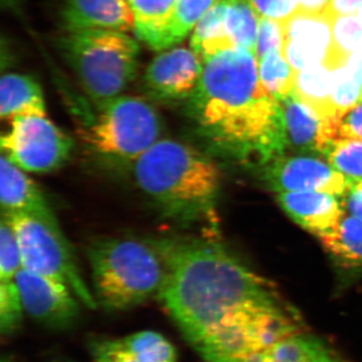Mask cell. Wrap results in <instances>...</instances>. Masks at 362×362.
Returning <instances> with one entry per match:
<instances>
[{
  "instance_id": "cell-39",
  "label": "cell",
  "mask_w": 362,
  "mask_h": 362,
  "mask_svg": "<svg viewBox=\"0 0 362 362\" xmlns=\"http://www.w3.org/2000/svg\"><path fill=\"white\" fill-rule=\"evenodd\" d=\"M345 68L354 80L362 87V49L349 57Z\"/></svg>"
},
{
  "instance_id": "cell-30",
  "label": "cell",
  "mask_w": 362,
  "mask_h": 362,
  "mask_svg": "<svg viewBox=\"0 0 362 362\" xmlns=\"http://www.w3.org/2000/svg\"><path fill=\"white\" fill-rule=\"evenodd\" d=\"M331 100L338 120L362 102V87L349 75L345 66L332 71Z\"/></svg>"
},
{
  "instance_id": "cell-15",
  "label": "cell",
  "mask_w": 362,
  "mask_h": 362,
  "mask_svg": "<svg viewBox=\"0 0 362 362\" xmlns=\"http://www.w3.org/2000/svg\"><path fill=\"white\" fill-rule=\"evenodd\" d=\"M277 199L295 223L316 237L334 228L345 214L337 195L327 192H284Z\"/></svg>"
},
{
  "instance_id": "cell-25",
  "label": "cell",
  "mask_w": 362,
  "mask_h": 362,
  "mask_svg": "<svg viewBox=\"0 0 362 362\" xmlns=\"http://www.w3.org/2000/svg\"><path fill=\"white\" fill-rule=\"evenodd\" d=\"M220 0H176L175 11L162 37L160 49L180 44Z\"/></svg>"
},
{
  "instance_id": "cell-34",
  "label": "cell",
  "mask_w": 362,
  "mask_h": 362,
  "mask_svg": "<svg viewBox=\"0 0 362 362\" xmlns=\"http://www.w3.org/2000/svg\"><path fill=\"white\" fill-rule=\"evenodd\" d=\"M338 139H356L362 141V102L340 118L337 124Z\"/></svg>"
},
{
  "instance_id": "cell-14",
  "label": "cell",
  "mask_w": 362,
  "mask_h": 362,
  "mask_svg": "<svg viewBox=\"0 0 362 362\" xmlns=\"http://www.w3.org/2000/svg\"><path fill=\"white\" fill-rule=\"evenodd\" d=\"M66 32L84 30L134 32L135 20L128 0H65L61 13Z\"/></svg>"
},
{
  "instance_id": "cell-3",
  "label": "cell",
  "mask_w": 362,
  "mask_h": 362,
  "mask_svg": "<svg viewBox=\"0 0 362 362\" xmlns=\"http://www.w3.org/2000/svg\"><path fill=\"white\" fill-rule=\"evenodd\" d=\"M130 165L138 189L164 216L177 223L201 218L221 188L218 164L180 140L161 138Z\"/></svg>"
},
{
  "instance_id": "cell-1",
  "label": "cell",
  "mask_w": 362,
  "mask_h": 362,
  "mask_svg": "<svg viewBox=\"0 0 362 362\" xmlns=\"http://www.w3.org/2000/svg\"><path fill=\"white\" fill-rule=\"evenodd\" d=\"M166 263L158 298L207 362L249 358L307 331L275 285L209 240L154 239Z\"/></svg>"
},
{
  "instance_id": "cell-22",
  "label": "cell",
  "mask_w": 362,
  "mask_h": 362,
  "mask_svg": "<svg viewBox=\"0 0 362 362\" xmlns=\"http://www.w3.org/2000/svg\"><path fill=\"white\" fill-rule=\"evenodd\" d=\"M226 8L228 0H220L192 30L190 47L202 61L226 49H233L226 32Z\"/></svg>"
},
{
  "instance_id": "cell-36",
  "label": "cell",
  "mask_w": 362,
  "mask_h": 362,
  "mask_svg": "<svg viewBox=\"0 0 362 362\" xmlns=\"http://www.w3.org/2000/svg\"><path fill=\"white\" fill-rule=\"evenodd\" d=\"M362 9V0H330L323 13L334 20L338 16H358Z\"/></svg>"
},
{
  "instance_id": "cell-44",
  "label": "cell",
  "mask_w": 362,
  "mask_h": 362,
  "mask_svg": "<svg viewBox=\"0 0 362 362\" xmlns=\"http://www.w3.org/2000/svg\"><path fill=\"white\" fill-rule=\"evenodd\" d=\"M62 362H71V361H62Z\"/></svg>"
},
{
  "instance_id": "cell-33",
  "label": "cell",
  "mask_w": 362,
  "mask_h": 362,
  "mask_svg": "<svg viewBox=\"0 0 362 362\" xmlns=\"http://www.w3.org/2000/svg\"><path fill=\"white\" fill-rule=\"evenodd\" d=\"M261 18L285 21L298 11L299 0H251Z\"/></svg>"
},
{
  "instance_id": "cell-38",
  "label": "cell",
  "mask_w": 362,
  "mask_h": 362,
  "mask_svg": "<svg viewBox=\"0 0 362 362\" xmlns=\"http://www.w3.org/2000/svg\"><path fill=\"white\" fill-rule=\"evenodd\" d=\"M329 4L330 0H299L297 13L321 14Z\"/></svg>"
},
{
  "instance_id": "cell-41",
  "label": "cell",
  "mask_w": 362,
  "mask_h": 362,
  "mask_svg": "<svg viewBox=\"0 0 362 362\" xmlns=\"http://www.w3.org/2000/svg\"><path fill=\"white\" fill-rule=\"evenodd\" d=\"M21 1V0H0L2 8H6L7 11H18Z\"/></svg>"
},
{
  "instance_id": "cell-20",
  "label": "cell",
  "mask_w": 362,
  "mask_h": 362,
  "mask_svg": "<svg viewBox=\"0 0 362 362\" xmlns=\"http://www.w3.org/2000/svg\"><path fill=\"white\" fill-rule=\"evenodd\" d=\"M294 92L324 120L339 122L331 100L332 71L329 69L319 65L297 71Z\"/></svg>"
},
{
  "instance_id": "cell-7",
  "label": "cell",
  "mask_w": 362,
  "mask_h": 362,
  "mask_svg": "<svg viewBox=\"0 0 362 362\" xmlns=\"http://www.w3.org/2000/svg\"><path fill=\"white\" fill-rule=\"evenodd\" d=\"M2 216L16 232L23 268L63 283L86 307L97 308L96 297L81 275L73 249L56 218L26 213Z\"/></svg>"
},
{
  "instance_id": "cell-9",
  "label": "cell",
  "mask_w": 362,
  "mask_h": 362,
  "mask_svg": "<svg viewBox=\"0 0 362 362\" xmlns=\"http://www.w3.org/2000/svg\"><path fill=\"white\" fill-rule=\"evenodd\" d=\"M25 312L54 330L73 327L80 317V300L63 283L21 268L14 277Z\"/></svg>"
},
{
  "instance_id": "cell-5",
  "label": "cell",
  "mask_w": 362,
  "mask_h": 362,
  "mask_svg": "<svg viewBox=\"0 0 362 362\" xmlns=\"http://www.w3.org/2000/svg\"><path fill=\"white\" fill-rule=\"evenodd\" d=\"M59 56L98 108L121 96L134 81L139 45L122 32H66L57 40Z\"/></svg>"
},
{
  "instance_id": "cell-42",
  "label": "cell",
  "mask_w": 362,
  "mask_h": 362,
  "mask_svg": "<svg viewBox=\"0 0 362 362\" xmlns=\"http://www.w3.org/2000/svg\"><path fill=\"white\" fill-rule=\"evenodd\" d=\"M1 362H11L9 361L8 357H4V358L1 359Z\"/></svg>"
},
{
  "instance_id": "cell-26",
  "label": "cell",
  "mask_w": 362,
  "mask_h": 362,
  "mask_svg": "<svg viewBox=\"0 0 362 362\" xmlns=\"http://www.w3.org/2000/svg\"><path fill=\"white\" fill-rule=\"evenodd\" d=\"M296 73L282 52H270L259 61L262 85L276 100L294 92Z\"/></svg>"
},
{
  "instance_id": "cell-40",
  "label": "cell",
  "mask_w": 362,
  "mask_h": 362,
  "mask_svg": "<svg viewBox=\"0 0 362 362\" xmlns=\"http://www.w3.org/2000/svg\"><path fill=\"white\" fill-rule=\"evenodd\" d=\"M90 354H92L94 362H114L108 352L104 349L101 340H97L90 344Z\"/></svg>"
},
{
  "instance_id": "cell-28",
  "label": "cell",
  "mask_w": 362,
  "mask_h": 362,
  "mask_svg": "<svg viewBox=\"0 0 362 362\" xmlns=\"http://www.w3.org/2000/svg\"><path fill=\"white\" fill-rule=\"evenodd\" d=\"M335 170L350 182L362 180V141L338 139L328 145L322 154Z\"/></svg>"
},
{
  "instance_id": "cell-19",
  "label": "cell",
  "mask_w": 362,
  "mask_h": 362,
  "mask_svg": "<svg viewBox=\"0 0 362 362\" xmlns=\"http://www.w3.org/2000/svg\"><path fill=\"white\" fill-rule=\"evenodd\" d=\"M323 249L342 270L362 273V221L344 214L329 232L318 235Z\"/></svg>"
},
{
  "instance_id": "cell-12",
  "label": "cell",
  "mask_w": 362,
  "mask_h": 362,
  "mask_svg": "<svg viewBox=\"0 0 362 362\" xmlns=\"http://www.w3.org/2000/svg\"><path fill=\"white\" fill-rule=\"evenodd\" d=\"M332 18L296 13L284 21L283 54L295 71L323 65L332 44Z\"/></svg>"
},
{
  "instance_id": "cell-21",
  "label": "cell",
  "mask_w": 362,
  "mask_h": 362,
  "mask_svg": "<svg viewBox=\"0 0 362 362\" xmlns=\"http://www.w3.org/2000/svg\"><path fill=\"white\" fill-rule=\"evenodd\" d=\"M134 14L136 37L159 52L176 0H128Z\"/></svg>"
},
{
  "instance_id": "cell-4",
  "label": "cell",
  "mask_w": 362,
  "mask_h": 362,
  "mask_svg": "<svg viewBox=\"0 0 362 362\" xmlns=\"http://www.w3.org/2000/svg\"><path fill=\"white\" fill-rule=\"evenodd\" d=\"M87 252L95 297L106 310H130L158 297L166 263L156 240L104 238Z\"/></svg>"
},
{
  "instance_id": "cell-18",
  "label": "cell",
  "mask_w": 362,
  "mask_h": 362,
  "mask_svg": "<svg viewBox=\"0 0 362 362\" xmlns=\"http://www.w3.org/2000/svg\"><path fill=\"white\" fill-rule=\"evenodd\" d=\"M42 87L32 76L6 74L0 80V116L2 120L16 117H45Z\"/></svg>"
},
{
  "instance_id": "cell-2",
  "label": "cell",
  "mask_w": 362,
  "mask_h": 362,
  "mask_svg": "<svg viewBox=\"0 0 362 362\" xmlns=\"http://www.w3.org/2000/svg\"><path fill=\"white\" fill-rule=\"evenodd\" d=\"M258 63L242 47L204 59L199 84L185 103L204 141L250 166H266L287 148L280 104L262 85Z\"/></svg>"
},
{
  "instance_id": "cell-37",
  "label": "cell",
  "mask_w": 362,
  "mask_h": 362,
  "mask_svg": "<svg viewBox=\"0 0 362 362\" xmlns=\"http://www.w3.org/2000/svg\"><path fill=\"white\" fill-rule=\"evenodd\" d=\"M104 349L114 362H139L132 354L126 349L120 339L101 340Z\"/></svg>"
},
{
  "instance_id": "cell-24",
  "label": "cell",
  "mask_w": 362,
  "mask_h": 362,
  "mask_svg": "<svg viewBox=\"0 0 362 362\" xmlns=\"http://www.w3.org/2000/svg\"><path fill=\"white\" fill-rule=\"evenodd\" d=\"M361 49V18L358 16H338L332 21V44L323 66L330 71L342 68L349 57Z\"/></svg>"
},
{
  "instance_id": "cell-29",
  "label": "cell",
  "mask_w": 362,
  "mask_h": 362,
  "mask_svg": "<svg viewBox=\"0 0 362 362\" xmlns=\"http://www.w3.org/2000/svg\"><path fill=\"white\" fill-rule=\"evenodd\" d=\"M23 314L25 308L14 280L0 281V332L2 337H9L21 327Z\"/></svg>"
},
{
  "instance_id": "cell-8",
  "label": "cell",
  "mask_w": 362,
  "mask_h": 362,
  "mask_svg": "<svg viewBox=\"0 0 362 362\" xmlns=\"http://www.w3.org/2000/svg\"><path fill=\"white\" fill-rule=\"evenodd\" d=\"M2 153L16 166L33 173H49L70 159L74 142L45 117L23 116L11 120L1 136Z\"/></svg>"
},
{
  "instance_id": "cell-31",
  "label": "cell",
  "mask_w": 362,
  "mask_h": 362,
  "mask_svg": "<svg viewBox=\"0 0 362 362\" xmlns=\"http://www.w3.org/2000/svg\"><path fill=\"white\" fill-rule=\"evenodd\" d=\"M23 268L21 252L18 238L6 216H2L0 225V281L14 280Z\"/></svg>"
},
{
  "instance_id": "cell-35",
  "label": "cell",
  "mask_w": 362,
  "mask_h": 362,
  "mask_svg": "<svg viewBox=\"0 0 362 362\" xmlns=\"http://www.w3.org/2000/svg\"><path fill=\"white\" fill-rule=\"evenodd\" d=\"M344 213L362 221V180L352 182L341 197Z\"/></svg>"
},
{
  "instance_id": "cell-16",
  "label": "cell",
  "mask_w": 362,
  "mask_h": 362,
  "mask_svg": "<svg viewBox=\"0 0 362 362\" xmlns=\"http://www.w3.org/2000/svg\"><path fill=\"white\" fill-rule=\"evenodd\" d=\"M4 153L0 158V204L2 214L26 213L56 218L35 181Z\"/></svg>"
},
{
  "instance_id": "cell-17",
  "label": "cell",
  "mask_w": 362,
  "mask_h": 362,
  "mask_svg": "<svg viewBox=\"0 0 362 362\" xmlns=\"http://www.w3.org/2000/svg\"><path fill=\"white\" fill-rule=\"evenodd\" d=\"M235 362H349L330 343L307 330L256 356Z\"/></svg>"
},
{
  "instance_id": "cell-13",
  "label": "cell",
  "mask_w": 362,
  "mask_h": 362,
  "mask_svg": "<svg viewBox=\"0 0 362 362\" xmlns=\"http://www.w3.org/2000/svg\"><path fill=\"white\" fill-rule=\"evenodd\" d=\"M282 111L287 147L300 152L323 154L337 140V124L324 120L296 93L278 99Z\"/></svg>"
},
{
  "instance_id": "cell-6",
  "label": "cell",
  "mask_w": 362,
  "mask_h": 362,
  "mask_svg": "<svg viewBox=\"0 0 362 362\" xmlns=\"http://www.w3.org/2000/svg\"><path fill=\"white\" fill-rule=\"evenodd\" d=\"M98 109L97 118L78 135L104 158L131 163L161 139V117L142 98L121 95Z\"/></svg>"
},
{
  "instance_id": "cell-11",
  "label": "cell",
  "mask_w": 362,
  "mask_h": 362,
  "mask_svg": "<svg viewBox=\"0 0 362 362\" xmlns=\"http://www.w3.org/2000/svg\"><path fill=\"white\" fill-rule=\"evenodd\" d=\"M267 185L277 194L321 192L342 197L351 182L328 162L311 156H282L265 166Z\"/></svg>"
},
{
  "instance_id": "cell-43",
  "label": "cell",
  "mask_w": 362,
  "mask_h": 362,
  "mask_svg": "<svg viewBox=\"0 0 362 362\" xmlns=\"http://www.w3.org/2000/svg\"><path fill=\"white\" fill-rule=\"evenodd\" d=\"M358 16H359V18H361V20H362V9H361V13H358Z\"/></svg>"
},
{
  "instance_id": "cell-23",
  "label": "cell",
  "mask_w": 362,
  "mask_h": 362,
  "mask_svg": "<svg viewBox=\"0 0 362 362\" xmlns=\"http://www.w3.org/2000/svg\"><path fill=\"white\" fill-rule=\"evenodd\" d=\"M259 20L251 0H228L225 26L233 47H242L256 56Z\"/></svg>"
},
{
  "instance_id": "cell-27",
  "label": "cell",
  "mask_w": 362,
  "mask_h": 362,
  "mask_svg": "<svg viewBox=\"0 0 362 362\" xmlns=\"http://www.w3.org/2000/svg\"><path fill=\"white\" fill-rule=\"evenodd\" d=\"M120 341L139 362H176L175 346L156 331H140L121 338Z\"/></svg>"
},
{
  "instance_id": "cell-10",
  "label": "cell",
  "mask_w": 362,
  "mask_h": 362,
  "mask_svg": "<svg viewBox=\"0 0 362 362\" xmlns=\"http://www.w3.org/2000/svg\"><path fill=\"white\" fill-rule=\"evenodd\" d=\"M202 69L204 61L192 49H165L145 69L143 92L159 103L185 104L199 84Z\"/></svg>"
},
{
  "instance_id": "cell-32",
  "label": "cell",
  "mask_w": 362,
  "mask_h": 362,
  "mask_svg": "<svg viewBox=\"0 0 362 362\" xmlns=\"http://www.w3.org/2000/svg\"><path fill=\"white\" fill-rule=\"evenodd\" d=\"M284 40V21L261 18L256 51V58L258 62L270 52H283Z\"/></svg>"
}]
</instances>
